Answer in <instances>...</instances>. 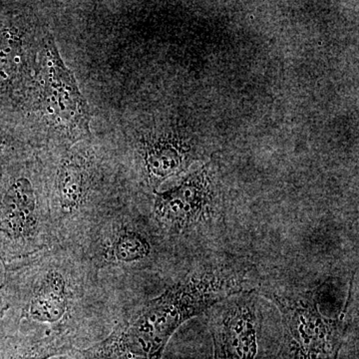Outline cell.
<instances>
[{
  "instance_id": "4fadbf2b",
  "label": "cell",
  "mask_w": 359,
  "mask_h": 359,
  "mask_svg": "<svg viewBox=\"0 0 359 359\" xmlns=\"http://www.w3.org/2000/svg\"><path fill=\"white\" fill-rule=\"evenodd\" d=\"M11 297L6 283L0 285V318H4L6 311L11 309Z\"/></svg>"
},
{
  "instance_id": "3957f363",
  "label": "cell",
  "mask_w": 359,
  "mask_h": 359,
  "mask_svg": "<svg viewBox=\"0 0 359 359\" xmlns=\"http://www.w3.org/2000/svg\"><path fill=\"white\" fill-rule=\"evenodd\" d=\"M58 244L50 212L32 175L9 174L0 184V261L6 271Z\"/></svg>"
},
{
  "instance_id": "6da1fadb",
  "label": "cell",
  "mask_w": 359,
  "mask_h": 359,
  "mask_svg": "<svg viewBox=\"0 0 359 359\" xmlns=\"http://www.w3.org/2000/svg\"><path fill=\"white\" fill-rule=\"evenodd\" d=\"M250 266L238 262L195 269L163 294L121 318L102 341L73 353L75 359H163L168 342L186 321L241 292L254 290Z\"/></svg>"
},
{
  "instance_id": "8992f818",
  "label": "cell",
  "mask_w": 359,
  "mask_h": 359,
  "mask_svg": "<svg viewBox=\"0 0 359 359\" xmlns=\"http://www.w3.org/2000/svg\"><path fill=\"white\" fill-rule=\"evenodd\" d=\"M95 186V168L88 153L70 149L59 161L49 188V212L60 244L69 245L74 223L89 209Z\"/></svg>"
},
{
  "instance_id": "277c9868",
  "label": "cell",
  "mask_w": 359,
  "mask_h": 359,
  "mask_svg": "<svg viewBox=\"0 0 359 359\" xmlns=\"http://www.w3.org/2000/svg\"><path fill=\"white\" fill-rule=\"evenodd\" d=\"M278 309L283 341L278 359H337L347 325L344 316L327 318L318 309V290L264 287Z\"/></svg>"
},
{
  "instance_id": "9c48e42d",
  "label": "cell",
  "mask_w": 359,
  "mask_h": 359,
  "mask_svg": "<svg viewBox=\"0 0 359 359\" xmlns=\"http://www.w3.org/2000/svg\"><path fill=\"white\" fill-rule=\"evenodd\" d=\"M78 249L98 273L105 269L136 268L151 259L154 245L135 224L112 222L90 233Z\"/></svg>"
},
{
  "instance_id": "5b68a950",
  "label": "cell",
  "mask_w": 359,
  "mask_h": 359,
  "mask_svg": "<svg viewBox=\"0 0 359 359\" xmlns=\"http://www.w3.org/2000/svg\"><path fill=\"white\" fill-rule=\"evenodd\" d=\"M39 89L42 115L51 128L70 140H82L90 136L88 103L50 34L47 35L42 48Z\"/></svg>"
},
{
  "instance_id": "52a82bcc",
  "label": "cell",
  "mask_w": 359,
  "mask_h": 359,
  "mask_svg": "<svg viewBox=\"0 0 359 359\" xmlns=\"http://www.w3.org/2000/svg\"><path fill=\"white\" fill-rule=\"evenodd\" d=\"M210 327L214 358L255 359L261 311L255 290L231 295L214 306Z\"/></svg>"
},
{
  "instance_id": "30bf717a",
  "label": "cell",
  "mask_w": 359,
  "mask_h": 359,
  "mask_svg": "<svg viewBox=\"0 0 359 359\" xmlns=\"http://www.w3.org/2000/svg\"><path fill=\"white\" fill-rule=\"evenodd\" d=\"M188 146L179 137L160 135L144 141V178L152 188L176 176L186 169L188 163Z\"/></svg>"
},
{
  "instance_id": "ba28073f",
  "label": "cell",
  "mask_w": 359,
  "mask_h": 359,
  "mask_svg": "<svg viewBox=\"0 0 359 359\" xmlns=\"http://www.w3.org/2000/svg\"><path fill=\"white\" fill-rule=\"evenodd\" d=\"M214 199L211 177L208 170L202 168L173 188L156 193V221L168 233L181 235L209 216Z\"/></svg>"
},
{
  "instance_id": "7a4b0ae2",
  "label": "cell",
  "mask_w": 359,
  "mask_h": 359,
  "mask_svg": "<svg viewBox=\"0 0 359 359\" xmlns=\"http://www.w3.org/2000/svg\"><path fill=\"white\" fill-rule=\"evenodd\" d=\"M6 273L11 299L18 297L20 320L44 334L74 337L82 320L92 276L98 273L74 245L59 244Z\"/></svg>"
},
{
  "instance_id": "8fae6325",
  "label": "cell",
  "mask_w": 359,
  "mask_h": 359,
  "mask_svg": "<svg viewBox=\"0 0 359 359\" xmlns=\"http://www.w3.org/2000/svg\"><path fill=\"white\" fill-rule=\"evenodd\" d=\"M75 351L74 337L68 334L34 332L0 339V359H49Z\"/></svg>"
},
{
  "instance_id": "7c38bea8",
  "label": "cell",
  "mask_w": 359,
  "mask_h": 359,
  "mask_svg": "<svg viewBox=\"0 0 359 359\" xmlns=\"http://www.w3.org/2000/svg\"><path fill=\"white\" fill-rule=\"evenodd\" d=\"M18 143L4 129L0 128V167L8 164L18 154Z\"/></svg>"
}]
</instances>
